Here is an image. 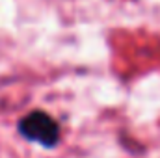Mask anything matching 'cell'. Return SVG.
<instances>
[{"label": "cell", "instance_id": "6da1fadb", "mask_svg": "<svg viewBox=\"0 0 160 158\" xmlns=\"http://www.w3.org/2000/svg\"><path fill=\"white\" fill-rule=\"evenodd\" d=\"M19 132L22 138L36 141L43 147L50 149L56 147L60 143V125L56 123V119L50 117L47 112L34 110L28 116L19 121Z\"/></svg>", "mask_w": 160, "mask_h": 158}]
</instances>
